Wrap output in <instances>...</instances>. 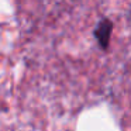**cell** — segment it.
<instances>
[{
	"label": "cell",
	"instance_id": "cell-1",
	"mask_svg": "<svg viewBox=\"0 0 131 131\" xmlns=\"http://www.w3.org/2000/svg\"><path fill=\"white\" fill-rule=\"evenodd\" d=\"M113 21L108 17H103L99 23L96 24L93 30V35L97 41V45L100 47L102 51H107L110 48V41H111V34H113Z\"/></svg>",
	"mask_w": 131,
	"mask_h": 131
},
{
	"label": "cell",
	"instance_id": "cell-2",
	"mask_svg": "<svg viewBox=\"0 0 131 131\" xmlns=\"http://www.w3.org/2000/svg\"><path fill=\"white\" fill-rule=\"evenodd\" d=\"M130 14H131V13H130Z\"/></svg>",
	"mask_w": 131,
	"mask_h": 131
}]
</instances>
